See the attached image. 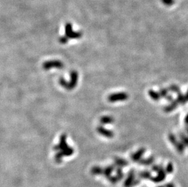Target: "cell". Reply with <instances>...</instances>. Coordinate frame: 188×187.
Wrapping results in <instances>:
<instances>
[{
  "label": "cell",
  "instance_id": "obj_5",
  "mask_svg": "<svg viewBox=\"0 0 188 187\" xmlns=\"http://www.w3.org/2000/svg\"><path fill=\"white\" fill-rule=\"evenodd\" d=\"M128 98V94L124 92L113 93L108 97V101L110 103L126 101Z\"/></svg>",
  "mask_w": 188,
  "mask_h": 187
},
{
  "label": "cell",
  "instance_id": "obj_8",
  "mask_svg": "<svg viewBox=\"0 0 188 187\" xmlns=\"http://www.w3.org/2000/svg\"><path fill=\"white\" fill-rule=\"evenodd\" d=\"M99 121L102 125H110L113 124L114 122H115V119L111 116H104L101 117Z\"/></svg>",
  "mask_w": 188,
  "mask_h": 187
},
{
  "label": "cell",
  "instance_id": "obj_16",
  "mask_svg": "<svg viewBox=\"0 0 188 187\" xmlns=\"http://www.w3.org/2000/svg\"><path fill=\"white\" fill-rule=\"evenodd\" d=\"M159 94L161 96V98H164L168 96V92H169V90H168L167 88H161L159 91Z\"/></svg>",
  "mask_w": 188,
  "mask_h": 187
},
{
  "label": "cell",
  "instance_id": "obj_12",
  "mask_svg": "<svg viewBox=\"0 0 188 187\" xmlns=\"http://www.w3.org/2000/svg\"><path fill=\"white\" fill-rule=\"evenodd\" d=\"M168 90L172 92H174V93H177V94H179L181 92V89H180V87L175 84H172L169 87H168Z\"/></svg>",
  "mask_w": 188,
  "mask_h": 187
},
{
  "label": "cell",
  "instance_id": "obj_18",
  "mask_svg": "<svg viewBox=\"0 0 188 187\" xmlns=\"http://www.w3.org/2000/svg\"><path fill=\"white\" fill-rule=\"evenodd\" d=\"M115 162H116V163L118 165H126L127 164V162L124 160H123L122 159H119V158H116L115 159Z\"/></svg>",
  "mask_w": 188,
  "mask_h": 187
},
{
  "label": "cell",
  "instance_id": "obj_14",
  "mask_svg": "<svg viewBox=\"0 0 188 187\" xmlns=\"http://www.w3.org/2000/svg\"><path fill=\"white\" fill-rule=\"evenodd\" d=\"M175 146L177 150L179 152H180V153H182L185 150V145L181 142H179V141L178 142L177 144Z\"/></svg>",
  "mask_w": 188,
  "mask_h": 187
},
{
  "label": "cell",
  "instance_id": "obj_23",
  "mask_svg": "<svg viewBox=\"0 0 188 187\" xmlns=\"http://www.w3.org/2000/svg\"><path fill=\"white\" fill-rule=\"evenodd\" d=\"M185 130H186V132H187V134H188V125H187V126L186 127Z\"/></svg>",
  "mask_w": 188,
  "mask_h": 187
},
{
  "label": "cell",
  "instance_id": "obj_11",
  "mask_svg": "<svg viewBox=\"0 0 188 187\" xmlns=\"http://www.w3.org/2000/svg\"><path fill=\"white\" fill-rule=\"evenodd\" d=\"M176 100L178 103H179V104H181V105H185L186 103L185 96L181 92L179 94H177V98Z\"/></svg>",
  "mask_w": 188,
  "mask_h": 187
},
{
  "label": "cell",
  "instance_id": "obj_17",
  "mask_svg": "<svg viewBox=\"0 0 188 187\" xmlns=\"http://www.w3.org/2000/svg\"><path fill=\"white\" fill-rule=\"evenodd\" d=\"M161 2L167 6H171L175 3V0H161Z\"/></svg>",
  "mask_w": 188,
  "mask_h": 187
},
{
  "label": "cell",
  "instance_id": "obj_19",
  "mask_svg": "<svg viewBox=\"0 0 188 187\" xmlns=\"http://www.w3.org/2000/svg\"><path fill=\"white\" fill-rule=\"evenodd\" d=\"M68 41L69 40L65 36L61 37L60 38H59V41H60V43L62 44H66L68 42Z\"/></svg>",
  "mask_w": 188,
  "mask_h": 187
},
{
  "label": "cell",
  "instance_id": "obj_21",
  "mask_svg": "<svg viewBox=\"0 0 188 187\" xmlns=\"http://www.w3.org/2000/svg\"><path fill=\"white\" fill-rule=\"evenodd\" d=\"M185 122L187 125H188V114L186 115V116L185 118Z\"/></svg>",
  "mask_w": 188,
  "mask_h": 187
},
{
  "label": "cell",
  "instance_id": "obj_22",
  "mask_svg": "<svg viewBox=\"0 0 188 187\" xmlns=\"http://www.w3.org/2000/svg\"><path fill=\"white\" fill-rule=\"evenodd\" d=\"M185 100H186V102H188V90H187V91L186 92V94L185 95Z\"/></svg>",
  "mask_w": 188,
  "mask_h": 187
},
{
  "label": "cell",
  "instance_id": "obj_20",
  "mask_svg": "<svg viewBox=\"0 0 188 187\" xmlns=\"http://www.w3.org/2000/svg\"><path fill=\"white\" fill-rule=\"evenodd\" d=\"M166 99L168 102H172L173 100H174V98H173L172 96H171V95H168V96L166 97Z\"/></svg>",
  "mask_w": 188,
  "mask_h": 187
},
{
  "label": "cell",
  "instance_id": "obj_6",
  "mask_svg": "<svg viewBox=\"0 0 188 187\" xmlns=\"http://www.w3.org/2000/svg\"><path fill=\"white\" fill-rule=\"evenodd\" d=\"M96 130L97 131V132L99 134L104 136L107 138L108 139H111L114 136V132L113 131L109 130H107L106 128H105L104 127L102 126H98L96 128Z\"/></svg>",
  "mask_w": 188,
  "mask_h": 187
},
{
  "label": "cell",
  "instance_id": "obj_2",
  "mask_svg": "<svg viewBox=\"0 0 188 187\" xmlns=\"http://www.w3.org/2000/svg\"><path fill=\"white\" fill-rule=\"evenodd\" d=\"M56 150L62 151V153L66 155L73 154V149L68 146L66 142V136L65 134H63L61 136L59 144L56 146Z\"/></svg>",
  "mask_w": 188,
  "mask_h": 187
},
{
  "label": "cell",
  "instance_id": "obj_3",
  "mask_svg": "<svg viewBox=\"0 0 188 187\" xmlns=\"http://www.w3.org/2000/svg\"><path fill=\"white\" fill-rule=\"evenodd\" d=\"M63 66L64 65L63 62L59 60H48L44 62L43 65V69L46 71H49L51 69H60L63 68Z\"/></svg>",
  "mask_w": 188,
  "mask_h": 187
},
{
  "label": "cell",
  "instance_id": "obj_13",
  "mask_svg": "<svg viewBox=\"0 0 188 187\" xmlns=\"http://www.w3.org/2000/svg\"><path fill=\"white\" fill-rule=\"evenodd\" d=\"M168 139H169V140L171 142V144L174 146H175L177 144L178 142H179L177 139L176 136L173 133L169 134V135H168Z\"/></svg>",
  "mask_w": 188,
  "mask_h": 187
},
{
  "label": "cell",
  "instance_id": "obj_1",
  "mask_svg": "<svg viewBox=\"0 0 188 187\" xmlns=\"http://www.w3.org/2000/svg\"><path fill=\"white\" fill-rule=\"evenodd\" d=\"M79 80V73L76 71H72L69 76V80H66L64 77L59 79V84L64 89L68 91H71L76 87Z\"/></svg>",
  "mask_w": 188,
  "mask_h": 187
},
{
  "label": "cell",
  "instance_id": "obj_7",
  "mask_svg": "<svg viewBox=\"0 0 188 187\" xmlns=\"http://www.w3.org/2000/svg\"><path fill=\"white\" fill-rule=\"evenodd\" d=\"M179 103L177 102V100H173L170 105H167L163 108V111H164L166 113L171 112L173 111H174L177 106H179Z\"/></svg>",
  "mask_w": 188,
  "mask_h": 187
},
{
  "label": "cell",
  "instance_id": "obj_9",
  "mask_svg": "<svg viewBox=\"0 0 188 187\" xmlns=\"http://www.w3.org/2000/svg\"><path fill=\"white\" fill-rule=\"evenodd\" d=\"M145 151H146V150L144 148H142L138 150L136 152H135V154H133L132 156V159L135 162L141 159L142 156L144 154Z\"/></svg>",
  "mask_w": 188,
  "mask_h": 187
},
{
  "label": "cell",
  "instance_id": "obj_15",
  "mask_svg": "<svg viewBox=\"0 0 188 187\" xmlns=\"http://www.w3.org/2000/svg\"><path fill=\"white\" fill-rule=\"evenodd\" d=\"M180 138L181 139V142L184 144L185 146H188V136L181 132L180 134Z\"/></svg>",
  "mask_w": 188,
  "mask_h": 187
},
{
  "label": "cell",
  "instance_id": "obj_4",
  "mask_svg": "<svg viewBox=\"0 0 188 187\" xmlns=\"http://www.w3.org/2000/svg\"><path fill=\"white\" fill-rule=\"evenodd\" d=\"M65 36L68 39H78L80 38L82 33L81 32H75L73 29V26L70 23L66 24L65 27Z\"/></svg>",
  "mask_w": 188,
  "mask_h": 187
},
{
  "label": "cell",
  "instance_id": "obj_10",
  "mask_svg": "<svg viewBox=\"0 0 188 187\" xmlns=\"http://www.w3.org/2000/svg\"><path fill=\"white\" fill-rule=\"evenodd\" d=\"M148 94L152 99L154 101H159L161 98L159 92L155 91L153 89H150L148 91Z\"/></svg>",
  "mask_w": 188,
  "mask_h": 187
}]
</instances>
